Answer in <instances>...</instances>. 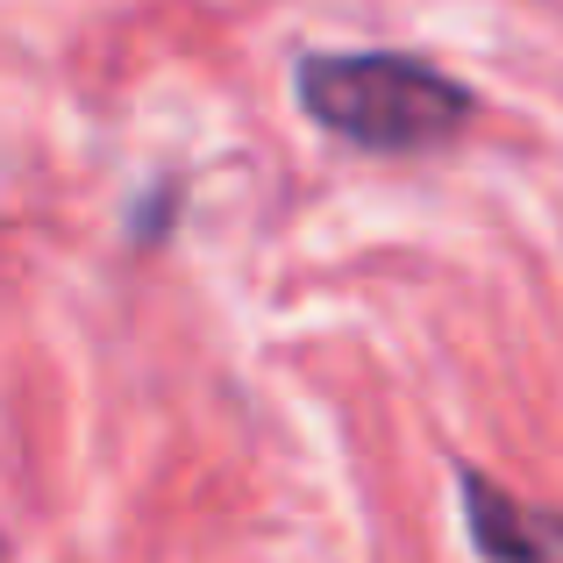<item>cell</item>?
Masks as SVG:
<instances>
[{"mask_svg": "<svg viewBox=\"0 0 563 563\" xmlns=\"http://www.w3.org/2000/svg\"><path fill=\"white\" fill-rule=\"evenodd\" d=\"M300 108L329 136H350L364 151H428L464 129L471 93L421 57L329 51L300 65Z\"/></svg>", "mask_w": 563, "mask_h": 563, "instance_id": "1", "label": "cell"}, {"mask_svg": "<svg viewBox=\"0 0 563 563\" xmlns=\"http://www.w3.org/2000/svg\"><path fill=\"white\" fill-rule=\"evenodd\" d=\"M464 514H471V542L493 563H550L563 550V528L528 514L521 499H507L499 485H485L478 471H464Z\"/></svg>", "mask_w": 563, "mask_h": 563, "instance_id": "2", "label": "cell"}]
</instances>
